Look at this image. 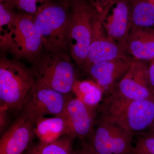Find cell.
I'll return each instance as SVG.
<instances>
[{"label": "cell", "instance_id": "1", "mask_svg": "<svg viewBox=\"0 0 154 154\" xmlns=\"http://www.w3.org/2000/svg\"><path fill=\"white\" fill-rule=\"evenodd\" d=\"M99 111L133 135L143 134L154 126V100H129L109 95Z\"/></svg>", "mask_w": 154, "mask_h": 154}, {"label": "cell", "instance_id": "2", "mask_svg": "<svg viewBox=\"0 0 154 154\" xmlns=\"http://www.w3.org/2000/svg\"><path fill=\"white\" fill-rule=\"evenodd\" d=\"M70 6L48 0L33 16L34 24L42 38L45 51L66 53L69 49Z\"/></svg>", "mask_w": 154, "mask_h": 154}, {"label": "cell", "instance_id": "3", "mask_svg": "<svg viewBox=\"0 0 154 154\" xmlns=\"http://www.w3.org/2000/svg\"><path fill=\"white\" fill-rule=\"evenodd\" d=\"M35 84L31 67L18 60L0 61V107L19 114L27 95Z\"/></svg>", "mask_w": 154, "mask_h": 154}, {"label": "cell", "instance_id": "4", "mask_svg": "<svg viewBox=\"0 0 154 154\" xmlns=\"http://www.w3.org/2000/svg\"><path fill=\"white\" fill-rule=\"evenodd\" d=\"M32 63L35 85L65 95L72 94L78 79L75 67L66 53L42 51Z\"/></svg>", "mask_w": 154, "mask_h": 154}, {"label": "cell", "instance_id": "5", "mask_svg": "<svg viewBox=\"0 0 154 154\" xmlns=\"http://www.w3.org/2000/svg\"><path fill=\"white\" fill-rule=\"evenodd\" d=\"M69 48L80 68L85 63L98 15L86 0H73L71 4Z\"/></svg>", "mask_w": 154, "mask_h": 154}, {"label": "cell", "instance_id": "6", "mask_svg": "<svg viewBox=\"0 0 154 154\" xmlns=\"http://www.w3.org/2000/svg\"><path fill=\"white\" fill-rule=\"evenodd\" d=\"M0 44L1 48L11 53L13 59L32 63L43 50L42 38L33 16L24 12L17 13L8 36Z\"/></svg>", "mask_w": 154, "mask_h": 154}, {"label": "cell", "instance_id": "7", "mask_svg": "<svg viewBox=\"0 0 154 154\" xmlns=\"http://www.w3.org/2000/svg\"><path fill=\"white\" fill-rule=\"evenodd\" d=\"M95 122L90 143L99 154H134V136L106 115Z\"/></svg>", "mask_w": 154, "mask_h": 154}, {"label": "cell", "instance_id": "8", "mask_svg": "<svg viewBox=\"0 0 154 154\" xmlns=\"http://www.w3.org/2000/svg\"><path fill=\"white\" fill-rule=\"evenodd\" d=\"M70 94L65 95L35 84L27 95L19 115L34 126L38 119L45 116H63Z\"/></svg>", "mask_w": 154, "mask_h": 154}, {"label": "cell", "instance_id": "9", "mask_svg": "<svg viewBox=\"0 0 154 154\" xmlns=\"http://www.w3.org/2000/svg\"><path fill=\"white\" fill-rule=\"evenodd\" d=\"M149 66L146 62L134 60L126 75L109 95L127 100H154L149 79Z\"/></svg>", "mask_w": 154, "mask_h": 154}, {"label": "cell", "instance_id": "10", "mask_svg": "<svg viewBox=\"0 0 154 154\" xmlns=\"http://www.w3.org/2000/svg\"><path fill=\"white\" fill-rule=\"evenodd\" d=\"M98 16L105 35L125 49V41L131 28L129 0H116Z\"/></svg>", "mask_w": 154, "mask_h": 154}, {"label": "cell", "instance_id": "11", "mask_svg": "<svg viewBox=\"0 0 154 154\" xmlns=\"http://www.w3.org/2000/svg\"><path fill=\"white\" fill-rule=\"evenodd\" d=\"M134 60L131 56L118 58L92 65L84 72L101 88L106 96L113 92Z\"/></svg>", "mask_w": 154, "mask_h": 154}, {"label": "cell", "instance_id": "12", "mask_svg": "<svg viewBox=\"0 0 154 154\" xmlns=\"http://www.w3.org/2000/svg\"><path fill=\"white\" fill-rule=\"evenodd\" d=\"M96 113L71 94L66 104L63 114L67 122L69 135L81 141L90 137L94 131Z\"/></svg>", "mask_w": 154, "mask_h": 154}, {"label": "cell", "instance_id": "13", "mask_svg": "<svg viewBox=\"0 0 154 154\" xmlns=\"http://www.w3.org/2000/svg\"><path fill=\"white\" fill-rule=\"evenodd\" d=\"M128 56H130L124 48L105 35L98 17L94 25L87 60L82 69L85 71L94 64Z\"/></svg>", "mask_w": 154, "mask_h": 154}, {"label": "cell", "instance_id": "14", "mask_svg": "<svg viewBox=\"0 0 154 154\" xmlns=\"http://www.w3.org/2000/svg\"><path fill=\"white\" fill-rule=\"evenodd\" d=\"M34 129L33 124L19 115L2 136L0 154H22L36 135Z\"/></svg>", "mask_w": 154, "mask_h": 154}, {"label": "cell", "instance_id": "15", "mask_svg": "<svg viewBox=\"0 0 154 154\" xmlns=\"http://www.w3.org/2000/svg\"><path fill=\"white\" fill-rule=\"evenodd\" d=\"M125 48L134 60L150 62L154 58V27H131Z\"/></svg>", "mask_w": 154, "mask_h": 154}, {"label": "cell", "instance_id": "16", "mask_svg": "<svg viewBox=\"0 0 154 154\" xmlns=\"http://www.w3.org/2000/svg\"><path fill=\"white\" fill-rule=\"evenodd\" d=\"M34 129L41 143H51L69 134L67 122L63 116L39 119L35 123Z\"/></svg>", "mask_w": 154, "mask_h": 154}, {"label": "cell", "instance_id": "17", "mask_svg": "<svg viewBox=\"0 0 154 154\" xmlns=\"http://www.w3.org/2000/svg\"><path fill=\"white\" fill-rule=\"evenodd\" d=\"M72 94L96 112L104 95L101 88L91 79H77L73 86Z\"/></svg>", "mask_w": 154, "mask_h": 154}, {"label": "cell", "instance_id": "18", "mask_svg": "<svg viewBox=\"0 0 154 154\" xmlns=\"http://www.w3.org/2000/svg\"><path fill=\"white\" fill-rule=\"evenodd\" d=\"M131 27H154V6L148 0H129Z\"/></svg>", "mask_w": 154, "mask_h": 154}, {"label": "cell", "instance_id": "19", "mask_svg": "<svg viewBox=\"0 0 154 154\" xmlns=\"http://www.w3.org/2000/svg\"><path fill=\"white\" fill-rule=\"evenodd\" d=\"M74 139L71 136L66 134L51 143L39 142L30 148L28 154H73Z\"/></svg>", "mask_w": 154, "mask_h": 154}, {"label": "cell", "instance_id": "20", "mask_svg": "<svg viewBox=\"0 0 154 154\" xmlns=\"http://www.w3.org/2000/svg\"><path fill=\"white\" fill-rule=\"evenodd\" d=\"M17 14L10 3L0 4V43L5 41L13 28Z\"/></svg>", "mask_w": 154, "mask_h": 154}, {"label": "cell", "instance_id": "21", "mask_svg": "<svg viewBox=\"0 0 154 154\" xmlns=\"http://www.w3.org/2000/svg\"><path fill=\"white\" fill-rule=\"evenodd\" d=\"M134 154H154V136L143 134L134 147Z\"/></svg>", "mask_w": 154, "mask_h": 154}, {"label": "cell", "instance_id": "22", "mask_svg": "<svg viewBox=\"0 0 154 154\" xmlns=\"http://www.w3.org/2000/svg\"><path fill=\"white\" fill-rule=\"evenodd\" d=\"M48 0H14L16 5L24 13L33 16Z\"/></svg>", "mask_w": 154, "mask_h": 154}, {"label": "cell", "instance_id": "23", "mask_svg": "<svg viewBox=\"0 0 154 154\" xmlns=\"http://www.w3.org/2000/svg\"><path fill=\"white\" fill-rule=\"evenodd\" d=\"M11 113H13L7 108L0 107V133L3 135L11 127Z\"/></svg>", "mask_w": 154, "mask_h": 154}, {"label": "cell", "instance_id": "24", "mask_svg": "<svg viewBox=\"0 0 154 154\" xmlns=\"http://www.w3.org/2000/svg\"><path fill=\"white\" fill-rule=\"evenodd\" d=\"M90 5L96 11L97 15H100L105 12L116 0H89Z\"/></svg>", "mask_w": 154, "mask_h": 154}, {"label": "cell", "instance_id": "25", "mask_svg": "<svg viewBox=\"0 0 154 154\" xmlns=\"http://www.w3.org/2000/svg\"><path fill=\"white\" fill-rule=\"evenodd\" d=\"M73 154H99L90 143L82 141L81 146Z\"/></svg>", "mask_w": 154, "mask_h": 154}, {"label": "cell", "instance_id": "26", "mask_svg": "<svg viewBox=\"0 0 154 154\" xmlns=\"http://www.w3.org/2000/svg\"><path fill=\"white\" fill-rule=\"evenodd\" d=\"M149 76L152 95L154 100V58L150 62L149 64Z\"/></svg>", "mask_w": 154, "mask_h": 154}, {"label": "cell", "instance_id": "27", "mask_svg": "<svg viewBox=\"0 0 154 154\" xmlns=\"http://www.w3.org/2000/svg\"><path fill=\"white\" fill-rule=\"evenodd\" d=\"M50 1H55V2H59L65 3V4L71 5V4L73 0H50Z\"/></svg>", "mask_w": 154, "mask_h": 154}, {"label": "cell", "instance_id": "28", "mask_svg": "<svg viewBox=\"0 0 154 154\" xmlns=\"http://www.w3.org/2000/svg\"><path fill=\"white\" fill-rule=\"evenodd\" d=\"M143 134H147L149 135L154 136V126L152 128Z\"/></svg>", "mask_w": 154, "mask_h": 154}, {"label": "cell", "instance_id": "29", "mask_svg": "<svg viewBox=\"0 0 154 154\" xmlns=\"http://www.w3.org/2000/svg\"><path fill=\"white\" fill-rule=\"evenodd\" d=\"M148 1L151 4H152L154 6V0H148Z\"/></svg>", "mask_w": 154, "mask_h": 154}]
</instances>
